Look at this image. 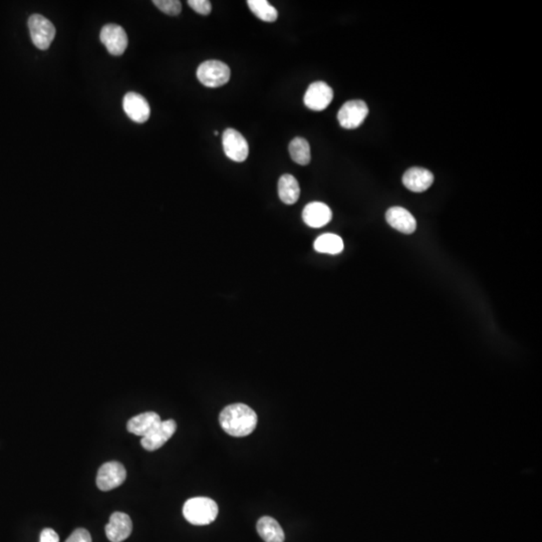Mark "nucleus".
Instances as JSON below:
<instances>
[{"label": "nucleus", "mask_w": 542, "mask_h": 542, "mask_svg": "<svg viewBox=\"0 0 542 542\" xmlns=\"http://www.w3.org/2000/svg\"><path fill=\"white\" fill-rule=\"evenodd\" d=\"M183 515L191 524L208 525L217 518L218 505L208 497H194L185 502Z\"/></svg>", "instance_id": "obj_2"}, {"label": "nucleus", "mask_w": 542, "mask_h": 542, "mask_svg": "<svg viewBox=\"0 0 542 542\" xmlns=\"http://www.w3.org/2000/svg\"><path fill=\"white\" fill-rule=\"evenodd\" d=\"M133 522L130 516L123 512H114L105 525V536L112 542L126 541L132 534Z\"/></svg>", "instance_id": "obj_12"}, {"label": "nucleus", "mask_w": 542, "mask_h": 542, "mask_svg": "<svg viewBox=\"0 0 542 542\" xmlns=\"http://www.w3.org/2000/svg\"><path fill=\"white\" fill-rule=\"evenodd\" d=\"M386 219L394 229L404 234H412L417 228V222L414 216L407 209L403 207L389 208L386 213Z\"/></svg>", "instance_id": "obj_15"}, {"label": "nucleus", "mask_w": 542, "mask_h": 542, "mask_svg": "<svg viewBox=\"0 0 542 542\" xmlns=\"http://www.w3.org/2000/svg\"><path fill=\"white\" fill-rule=\"evenodd\" d=\"M60 541V537L55 530L51 529H44L42 530L41 537H39V542H58Z\"/></svg>", "instance_id": "obj_25"}, {"label": "nucleus", "mask_w": 542, "mask_h": 542, "mask_svg": "<svg viewBox=\"0 0 542 542\" xmlns=\"http://www.w3.org/2000/svg\"><path fill=\"white\" fill-rule=\"evenodd\" d=\"M126 478L127 471L123 464L117 461L108 462L98 469L97 485L102 491H110L121 486Z\"/></svg>", "instance_id": "obj_5"}, {"label": "nucleus", "mask_w": 542, "mask_h": 542, "mask_svg": "<svg viewBox=\"0 0 542 542\" xmlns=\"http://www.w3.org/2000/svg\"><path fill=\"white\" fill-rule=\"evenodd\" d=\"M100 39L112 56L123 55L128 46V37L125 30L114 23H110L102 28Z\"/></svg>", "instance_id": "obj_8"}, {"label": "nucleus", "mask_w": 542, "mask_h": 542, "mask_svg": "<svg viewBox=\"0 0 542 542\" xmlns=\"http://www.w3.org/2000/svg\"><path fill=\"white\" fill-rule=\"evenodd\" d=\"M334 98V91L323 82H316L307 89L304 102L313 111H323L327 109Z\"/></svg>", "instance_id": "obj_9"}, {"label": "nucleus", "mask_w": 542, "mask_h": 542, "mask_svg": "<svg viewBox=\"0 0 542 542\" xmlns=\"http://www.w3.org/2000/svg\"><path fill=\"white\" fill-rule=\"evenodd\" d=\"M290 154L292 159L299 165L307 166L311 162V147L304 138H295L290 144Z\"/></svg>", "instance_id": "obj_20"}, {"label": "nucleus", "mask_w": 542, "mask_h": 542, "mask_svg": "<svg viewBox=\"0 0 542 542\" xmlns=\"http://www.w3.org/2000/svg\"><path fill=\"white\" fill-rule=\"evenodd\" d=\"M176 429H177V424L174 420L162 421L151 433L142 438L141 445L147 451H156L174 435Z\"/></svg>", "instance_id": "obj_10"}, {"label": "nucleus", "mask_w": 542, "mask_h": 542, "mask_svg": "<svg viewBox=\"0 0 542 542\" xmlns=\"http://www.w3.org/2000/svg\"><path fill=\"white\" fill-rule=\"evenodd\" d=\"M223 150L230 160L234 162H244L250 154V146L247 141L234 129H227L222 136Z\"/></svg>", "instance_id": "obj_6"}, {"label": "nucleus", "mask_w": 542, "mask_h": 542, "mask_svg": "<svg viewBox=\"0 0 542 542\" xmlns=\"http://www.w3.org/2000/svg\"><path fill=\"white\" fill-rule=\"evenodd\" d=\"M247 4L252 13L259 20L266 22H274L278 20V11L266 0H248Z\"/></svg>", "instance_id": "obj_21"}, {"label": "nucleus", "mask_w": 542, "mask_h": 542, "mask_svg": "<svg viewBox=\"0 0 542 542\" xmlns=\"http://www.w3.org/2000/svg\"><path fill=\"white\" fill-rule=\"evenodd\" d=\"M300 188L297 180L290 174L281 176L278 181V196L286 205H292L299 200Z\"/></svg>", "instance_id": "obj_18"}, {"label": "nucleus", "mask_w": 542, "mask_h": 542, "mask_svg": "<svg viewBox=\"0 0 542 542\" xmlns=\"http://www.w3.org/2000/svg\"><path fill=\"white\" fill-rule=\"evenodd\" d=\"M153 4L168 15H178L182 11V4L179 0H154Z\"/></svg>", "instance_id": "obj_22"}, {"label": "nucleus", "mask_w": 542, "mask_h": 542, "mask_svg": "<svg viewBox=\"0 0 542 542\" xmlns=\"http://www.w3.org/2000/svg\"><path fill=\"white\" fill-rule=\"evenodd\" d=\"M123 108L127 116L138 124L146 123L151 115V109L146 98L134 91H130L124 97Z\"/></svg>", "instance_id": "obj_11"}, {"label": "nucleus", "mask_w": 542, "mask_h": 542, "mask_svg": "<svg viewBox=\"0 0 542 542\" xmlns=\"http://www.w3.org/2000/svg\"><path fill=\"white\" fill-rule=\"evenodd\" d=\"M219 422L223 430L232 437H245L257 428V415L245 404H233L221 411Z\"/></svg>", "instance_id": "obj_1"}, {"label": "nucleus", "mask_w": 542, "mask_h": 542, "mask_svg": "<svg viewBox=\"0 0 542 542\" xmlns=\"http://www.w3.org/2000/svg\"><path fill=\"white\" fill-rule=\"evenodd\" d=\"M231 72L226 63L220 60H206L197 69V77L208 88H219L228 83Z\"/></svg>", "instance_id": "obj_3"}, {"label": "nucleus", "mask_w": 542, "mask_h": 542, "mask_svg": "<svg viewBox=\"0 0 542 542\" xmlns=\"http://www.w3.org/2000/svg\"><path fill=\"white\" fill-rule=\"evenodd\" d=\"M65 542H91V536L88 530L79 529L75 530Z\"/></svg>", "instance_id": "obj_24"}, {"label": "nucleus", "mask_w": 542, "mask_h": 542, "mask_svg": "<svg viewBox=\"0 0 542 542\" xmlns=\"http://www.w3.org/2000/svg\"><path fill=\"white\" fill-rule=\"evenodd\" d=\"M161 422V417L157 413H143L129 420L127 430L143 438L151 433Z\"/></svg>", "instance_id": "obj_16"}, {"label": "nucleus", "mask_w": 542, "mask_h": 542, "mask_svg": "<svg viewBox=\"0 0 542 542\" xmlns=\"http://www.w3.org/2000/svg\"><path fill=\"white\" fill-rule=\"evenodd\" d=\"M333 213L327 204L313 202L307 204L302 211V219L307 226L321 228L332 220Z\"/></svg>", "instance_id": "obj_13"}, {"label": "nucleus", "mask_w": 542, "mask_h": 542, "mask_svg": "<svg viewBox=\"0 0 542 542\" xmlns=\"http://www.w3.org/2000/svg\"><path fill=\"white\" fill-rule=\"evenodd\" d=\"M258 534L265 542H285V536L283 527L271 516H264L257 524Z\"/></svg>", "instance_id": "obj_17"}, {"label": "nucleus", "mask_w": 542, "mask_h": 542, "mask_svg": "<svg viewBox=\"0 0 542 542\" xmlns=\"http://www.w3.org/2000/svg\"><path fill=\"white\" fill-rule=\"evenodd\" d=\"M368 115V108L363 101H349L340 110L337 120L342 128L353 130L363 123Z\"/></svg>", "instance_id": "obj_7"}, {"label": "nucleus", "mask_w": 542, "mask_h": 542, "mask_svg": "<svg viewBox=\"0 0 542 542\" xmlns=\"http://www.w3.org/2000/svg\"><path fill=\"white\" fill-rule=\"evenodd\" d=\"M434 175L427 169L420 167L410 168L403 176V183L410 191L421 193L432 186Z\"/></svg>", "instance_id": "obj_14"}, {"label": "nucleus", "mask_w": 542, "mask_h": 542, "mask_svg": "<svg viewBox=\"0 0 542 542\" xmlns=\"http://www.w3.org/2000/svg\"><path fill=\"white\" fill-rule=\"evenodd\" d=\"M30 37L37 49L46 51L55 39L56 27L51 20L41 14H32L28 20Z\"/></svg>", "instance_id": "obj_4"}, {"label": "nucleus", "mask_w": 542, "mask_h": 542, "mask_svg": "<svg viewBox=\"0 0 542 542\" xmlns=\"http://www.w3.org/2000/svg\"><path fill=\"white\" fill-rule=\"evenodd\" d=\"M188 4L194 11L202 15H208L212 11V6L209 0H189Z\"/></svg>", "instance_id": "obj_23"}, {"label": "nucleus", "mask_w": 542, "mask_h": 542, "mask_svg": "<svg viewBox=\"0 0 542 542\" xmlns=\"http://www.w3.org/2000/svg\"><path fill=\"white\" fill-rule=\"evenodd\" d=\"M314 246L318 252L335 255L344 250V241L337 234L325 233L316 238Z\"/></svg>", "instance_id": "obj_19"}]
</instances>
